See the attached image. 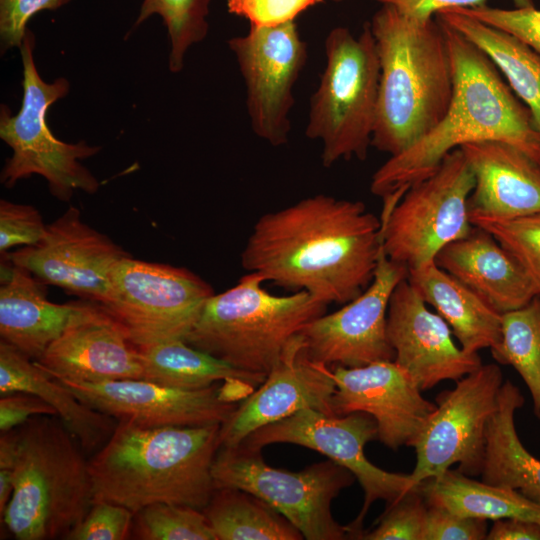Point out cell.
<instances>
[{"mask_svg": "<svg viewBox=\"0 0 540 540\" xmlns=\"http://www.w3.org/2000/svg\"><path fill=\"white\" fill-rule=\"evenodd\" d=\"M214 290L192 271L168 264L121 258L112 268L100 304L137 347L182 339Z\"/></svg>", "mask_w": 540, "mask_h": 540, "instance_id": "11", "label": "cell"}, {"mask_svg": "<svg viewBox=\"0 0 540 540\" xmlns=\"http://www.w3.org/2000/svg\"><path fill=\"white\" fill-rule=\"evenodd\" d=\"M452 330L403 279L394 289L387 311V336L394 361L421 391L444 380L457 381L482 365L478 353H468L452 339Z\"/></svg>", "mask_w": 540, "mask_h": 540, "instance_id": "20", "label": "cell"}, {"mask_svg": "<svg viewBox=\"0 0 540 540\" xmlns=\"http://www.w3.org/2000/svg\"><path fill=\"white\" fill-rule=\"evenodd\" d=\"M437 395L436 408L412 445L416 464L411 479L418 484L454 464L467 476L481 475L488 422L498 406L504 383L496 364L481 365Z\"/></svg>", "mask_w": 540, "mask_h": 540, "instance_id": "13", "label": "cell"}, {"mask_svg": "<svg viewBox=\"0 0 540 540\" xmlns=\"http://www.w3.org/2000/svg\"><path fill=\"white\" fill-rule=\"evenodd\" d=\"M493 358L511 365L522 377L540 418V295L526 305L502 314L501 342Z\"/></svg>", "mask_w": 540, "mask_h": 540, "instance_id": "32", "label": "cell"}, {"mask_svg": "<svg viewBox=\"0 0 540 540\" xmlns=\"http://www.w3.org/2000/svg\"><path fill=\"white\" fill-rule=\"evenodd\" d=\"M326 63L309 103L305 135L321 143V162L365 160L372 146L380 65L370 23L355 36L346 27L329 31Z\"/></svg>", "mask_w": 540, "mask_h": 540, "instance_id": "7", "label": "cell"}, {"mask_svg": "<svg viewBox=\"0 0 540 540\" xmlns=\"http://www.w3.org/2000/svg\"><path fill=\"white\" fill-rule=\"evenodd\" d=\"M407 274L408 270L390 260L382 247L369 286L339 310L316 317L299 332L306 356L329 367L393 361L387 311L395 287Z\"/></svg>", "mask_w": 540, "mask_h": 540, "instance_id": "15", "label": "cell"}, {"mask_svg": "<svg viewBox=\"0 0 540 540\" xmlns=\"http://www.w3.org/2000/svg\"><path fill=\"white\" fill-rule=\"evenodd\" d=\"M35 36L27 30L20 46L23 65V99L19 112L11 114L6 105L0 109V138L11 148L0 181L8 188L33 174L44 177L51 194L68 201L77 190L89 194L99 188L96 177L80 160L100 151L85 141L66 143L57 139L46 122V113L56 101L65 97L69 81L60 77L52 83L39 75L33 58Z\"/></svg>", "mask_w": 540, "mask_h": 540, "instance_id": "8", "label": "cell"}, {"mask_svg": "<svg viewBox=\"0 0 540 540\" xmlns=\"http://www.w3.org/2000/svg\"><path fill=\"white\" fill-rule=\"evenodd\" d=\"M13 392L36 395L51 405L85 453L99 450L116 426L114 418L83 403L34 360L1 340L0 393Z\"/></svg>", "mask_w": 540, "mask_h": 540, "instance_id": "25", "label": "cell"}, {"mask_svg": "<svg viewBox=\"0 0 540 540\" xmlns=\"http://www.w3.org/2000/svg\"><path fill=\"white\" fill-rule=\"evenodd\" d=\"M264 282L247 272L231 288L214 293L184 341L237 369L267 376L288 342L328 305L303 291L273 294Z\"/></svg>", "mask_w": 540, "mask_h": 540, "instance_id": "6", "label": "cell"}, {"mask_svg": "<svg viewBox=\"0 0 540 540\" xmlns=\"http://www.w3.org/2000/svg\"><path fill=\"white\" fill-rule=\"evenodd\" d=\"M331 1H333L335 3H340V2H343V1H346V0H331Z\"/></svg>", "mask_w": 540, "mask_h": 540, "instance_id": "46", "label": "cell"}, {"mask_svg": "<svg viewBox=\"0 0 540 540\" xmlns=\"http://www.w3.org/2000/svg\"><path fill=\"white\" fill-rule=\"evenodd\" d=\"M407 280L445 320L464 351L499 346L502 314L435 262L409 270Z\"/></svg>", "mask_w": 540, "mask_h": 540, "instance_id": "26", "label": "cell"}, {"mask_svg": "<svg viewBox=\"0 0 540 540\" xmlns=\"http://www.w3.org/2000/svg\"><path fill=\"white\" fill-rule=\"evenodd\" d=\"M474 186V174L457 148L397 203L385 201L381 231L386 256L408 271L435 262L445 246L471 231L468 202Z\"/></svg>", "mask_w": 540, "mask_h": 540, "instance_id": "10", "label": "cell"}, {"mask_svg": "<svg viewBox=\"0 0 540 540\" xmlns=\"http://www.w3.org/2000/svg\"><path fill=\"white\" fill-rule=\"evenodd\" d=\"M15 429L14 488L1 524L17 540L65 539L94 501L89 461L58 416Z\"/></svg>", "mask_w": 540, "mask_h": 540, "instance_id": "5", "label": "cell"}, {"mask_svg": "<svg viewBox=\"0 0 540 540\" xmlns=\"http://www.w3.org/2000/svg\"><path fill=\"white\" fill-rule=\"evenodd\" d=\"M134 513L108 501L93 502L85 518L66 540H125L132 534Z\"/></svg>", "mask_w": 540, "mask_h": 540, "instance_id": "38", "label": "cell"}, {"mask_svg": "<svg viewBox=\"0 0 540 540\" xmlns=\"http://www.w3.org/2000/svg\"><path fill=\"white\" fill-rule=\"evenodd\" d=\"M382 224L361 201L316 194L261 215L242 267L287 290L345 304L372 282Z\"/></svg>", "mask_w": 540, "mask_h": 540, "instance_id": "1", "label": "cell"}, {"mask_svg": "<svg viewBox=\"0 0 540 540\" xmlns=\"http://www.w3.org/2000/svg\"><path fill=\"white\" fill-rule=\"evenodd\" d=\"M380 65L372 146L397 155L445 116L453 93L452 65L441 22L381 5L369 21Z\"/></svg>", "mask_w": 540, "mask_h": 540, "instance_id": "4", "label": "cell"}, {"mask_svg": "<svg viewBox=\"0 0 540 540\" xmlns=\"http://www.w3.org/2000/svg\"><path fill=\"white\" fill-rule=\"evenodd\" d=\"M380 5L390 6L402 14L418 19H428L451 8H475L486 5L487 0H375ZM515 7L533 6L534 0H512Z\"/></svg>", "mask_w": 540, "mask_h": 540, "instance_id": "44", "label": "cell"}, {"mask_svg": "<svg viewBox=\"0 0 540 540\" xmlns=\"http://www.w3.org/2000/svg\"><path fill=\"white\" fill-rule=\"evenodd\" d=\"M212 475L216 488L247 491L288 519L307 540L350 539L333 517L331 504L355 476L331 459L293 472L268 465L260 449L220 447Z\"/></svg>", "mask_w": 540, "mask_h": 540, "instance_id": "9", "label": "cell"}, {"mask_svg": "<svg viewBox=\"0 0 540 540\" xmlns=\"http://www.w3.org/2000/svg\"><path fill=\"white\" fill-rule=\"evenodd\" d=\"M375 439L377 422L368 413L331 415L303 409L255 430L239 445L262 450L273 443L295 444L315 450L351 471L363 489L364 502L347 528L350 539H359L365 516L375 501L384 500L388 505L417 487L410 474L388 472L367 459L364 447Z\"/></svg>", "mask_w": 540, "mask_h": 540, "instance_id": "12", "label": "cell"}, {"mask_svg": "<svg viewBox=\"0 0 540 540\" xmlns=\"http://www.w3.org/2000/svg\"><path fill=\"white\" fill-rule=\"evenodd\" d=\"M216 540H300V531L257 496L238 488H216L202 510Z\"/></svg>", "mask_w": 540, "mask_h": 540, "instance_id": "31", "label": "cell"}, {"mask_svg": "<svg viewBox=\"0 0 540 540\" xmlns=\"http://www.w3.org/2000/svg\"><path fill=\"white\" fill-rule=\"evenodd\" d=\"M132 530L141 540H216L203 511L180 504L143 507L134 514Z\"/></svg>", "mask_w": 540, "mask_h": 540, "instance_id": "34", "label": "cell"}, {"mask_svg": "<svg viewBox=\"0 0 540 540\" xmlns=\"http://www.w3.org/2000/svg\"><path fill=\"white\" fill-rule=\"evenodd\" d=\"M143 378L152 383L183 390H201L225 383L254 391L265 375L237 369L182 339L138 347Z\"/></svg>", "mask_w": 540, "mask_h": 540, "instance_id": "28", "label": "cell"}, {"mask_svg": "<svg viewBox=\"0 0 540 540\" xmlns=\"http://www.w3.org/2000/svg\"><path fill=\"white\" fill-rule=\"evenodd\" d=\"M333 367V413H368L376 420L378 440L385 446L412 447L436 405L422 396L410 375L394 360Z\"/></svg>", "mask_w": 540, "mask_h": 540, "instance_id": "18", "label": "cell"}, {"mask_svg": "<svg viewBox=\"0 0 540 540\" xmlns=\"http://www.w3.org/2000/svg\"><path fill=\"white\" fill-rule=\"evenodd\" d=\"M38 415H55V409L40 397L25 393L13 392L0 398V431L7 432Z\"/></svg>", "mask_w": 540, "mask_h": 540, "instance_id": "43", "label": "cell"}, {"mask_svg": "<svg viewBox=\"0 0 540 540\" xmlns=\"http://www.w3.org/2000/svg\"><path fill=\"white\" fill-rule=\"evenodd\" d=\"M435 17L463 34L491 59L530 110L540 133V55L510 34L458 9L440 11Z\"/></svg>", "mask_w": 540, "mask_h": 540, "instance_id": "29", "label": "cell"}, {"mask_svg": "<svg viewBox=\"0 0 540 540\" xmlns=\"http://www.w3.org/2000/svg\"><path fill=\"white\" fill-rule=\"evenodd\" d=\"M455 9L510 34L540 55V9L535 5L505 9L486 4Z\"/></svg>", "mask_w": 540, "mask_h": 540, "instance_id": "37", "label": "cell"}, {"mask_svg": "<svg viewBox=\"0 0 540 540\" xmlns=\"http://www.w3.org/2000/svg\"><path fill=\"white\" fill-rule=\"evenodd\" d=\"M335 390L332 369L306 356L298 333L265 380L221 424L220 447L237 446L255 430L303 409L335 415Z\"/></svg>", "mask_w": 540, "mask_h": 540, "instance_id": "19", "label": "cell"}, {"mask_svg": "<svg viewBox=\"0 0 540 540\" xmlns=\"http://www.w3.org/2000/svg\"><path fill=\"white\" fill-rule=\"evenodd\" d=\"M524 401L519 388L504 381L498 406L486 429L481 478L485 483L518 490L540 502V460L524 447L514 422L515 411Z\"/></svg>", "mask_w": 540, "mask_h": 540, "instance_id": "27", "label": "cell"}, {"mask_svg": "<svg viewBox=\"0 0 540 540\" xmlns=\"http://www.w3.org/2000/svg\"><path fill=\"white\" fill-rule=\"evenodd\" d=\"M228 46L244 80L252 131L274 147L286 144L294 86L308 57L307 44L295 21L250 26L247 34L232 37Z\"/></svg>", "mask_w": 540, "mask_h": 540, "instance_id": "14", "label": "cell"}, {"mask_svg": "<svg viewBox=\"0 0 540 540\" xmlns=\"http://www.w3.org/2000/svg\"><path fill=\"white\" fill-rule=\"evenodd\" d=\"M53 378L102 383L142 379L138 347L100 304L83 302L63 332L35 361Z\"/></svg>", "mask_w": 540, "mask_h": 540, "instance_id": "21", "label": "cell"}, {"mask_svg": "<svg viewBox=\"0 0 540 540\" xmlns=\"http://www.w3.org/2000/svg\"><path fill=\"white\" fill-rule=\"evenodd\" d=\"M469 218L473 226L489 232L515 257L540 295V212L512 219Z\"/></svg>", "mask_w": 540, "mask_h": 540, "instance_id": "35", "label": "cell"}, {"mask_svg": "<svg viewBox=\"0 0 540 540\" xmlns=\"http://www.w3.org/2000/svg\"><path fill=\"white\" fill-rule=\"evenodd\" d=\"M439 21L452 65L451 102L434 128L408 149L390 156L375 171L370 190L382 198L404 194L410 186L430 176L448 153L467 143L502 141L540 165V133L530 110L480 48Z\"/></svg>", "mask_w": 540, "mask_h": 540, "instance_id": "2", "label": "cell"}, {"mask_svg": "<svg viewBox=\"0 0 540 540\" xmlns=\"http://www.w3.org/2000/svg\"><path fill=\"white\" fill-rule=\"evenodd\" d=\"M47 233L39 211L27 204L0 200V252L38 244Z\"/></svg>", "mask_w": 540, "mask_h": 540, "instance_id": "39", "label": "cell"}, {"mask_svg": "<svg viewBox=\"0 0 540 540\" xmlns=\"http://www.w3.org/2000/svg\"><path fill=\"white\" fill-rule=\"evenodd\" d=\"M11 263V262H10ZM0 287V336L34 361L63 332L83 302L52 303L43 283L29 271L2 266Z\"/></svg>", "mask_w": 540, "mask_h": 540, "instance_id": "24", "label": "cell"}, {"mask_svg": "<svg viewBox=\"0 0 540 540\" xmlns=\"http://www.w3.org/2000/svg\"><path fill=\"white\" fill-rule=\"evenodd\" d=\"M487 533L486 520L460 516L427 503L422 540H482L486 539Z\"/></svg>", "mask_w": 540, "mask_h": 540, "instance_id": "42", "label": "cell"}, {"mask_svg": "<svg viewBox=\"0 0 540 540\" xmlns=\"http://www.w3.org/2000/svg\"><path fill=\"white\" fill-rule=\"evenodd\" d=\"M83 403L144 428L223 424L243 400L241 391L217 383L201 390H183L142 379L102 383L54 378Z\"/></svg>", "mask_w": 540, "mask_h": 540, "instance_id": "16", "label": "cell"}, {"mask_svg": "<svg viewBox=\"0 0 540 540\" xmlns=\"http://www.w3.org/2000/svg\"><path fill=\"white\" fill-rule=\"evenodd\" d=\"M487 540H540V523L508 518L494 521Z\"/></svg>", "mask_w": 540, "mask_h": 540, "instance_id": "45", "label": "cell"}, {"mask_svg": "<svg viewBox=\"0 0 540 540\" xmlns=\"http://www.w3.org/2000/svg\"><path fill=\"white\" fill-rule=\"evenodd\" d=\"M221 424L144 428L117 422L89 461L94 501L134 514L154 503L203 510L216 487L212 467Z\"/></svg>", "mask_w": 540, "mask_h": 540, "instance_id": "3", "label": "cell"}, {"mask_svg": "<svg viewBox=\"0 0 540 540\" xmlns=\"http://www.w3.org/2000/svg\"><path fill=\"white\" fill-rule=\"evenodd\" d=\"M435 263L501 314L518 309L539 295L515 257L477 226L445 246Z\"/></svg>", "mask_w": 540, "mask_h": 540, "instance_id": "23", "label": "cell"}, {"mask_svg": "<svg viewBox=\"0 0 540 540\" xmlns=\"http://www.w3.org/2000/svg\"><path fill=\"white\" fill-rule=\"evenodd\" d=\"M475 178L469 216L512 219L540 212V165L516 147L496 140L460 147Z\"/></svg>", "mask_w": 540, "mask_h": 540, "instance_id": "22", "label": "cell"}, {"mask_svg": "<svg viewBox=\"0 0 540 540\" xmlns=\"http://www.w3.org/2000/svg\"><path fill=\"white\" fill-rule=\"evenodd\" d=\"M323 0H226L228 12L246 19L250 26L271 27L295 21Z\"/></svg>", "mask_w": 540, "mask_h": 540, "instance_id": "40", "label": "cell"}, {"mask_svg": "<svg viewBox=\"0 0 540 540\" xmlns=\"http://www.w3.org/2000/svg\"><path fill=\"white\" fill-rule=\"evenodd\" d=\"M428 504L441 506L460 516L483 520L518 518L540 523V502L520 491L475 481L458 470L418 484Z\"/></svg>", "mask_w": 540, "mask_h": 540, "instance_id": "30", "label": "cell"}, {"mask_svg": "<svg viewBox=\"0 0 540 540\" xmlns=\"http://www.w3.org/2000/svg\"><path fill=\"white\" fill-rule=\"evenodd\" d=\"M427 503L418 486L386 505L374 529L363 531V540H422Z\"/></svg>", "mask_w": 540, "mask_h": 540, "instance_id": "36", "label": "cell"}, {"mask_svg": "<svg viewBox=\"0 0 540 540\" xmlns=\"http://www.w3.org/2000/svg\"><path fill=\"white\" fill-rule=\"evenodd\" d=\"M128 255L108 236L83 222L80 211L70 206L47 225L38 244L14 251L9 260L43 284L101 304L108 295L112 268Z\"/></svg>", "mask_w": 540, "mask_h": 540, "instance_id": "17", "label": "cell"}, {"mask_svg": "<svg viewBox=\"0 0 540 540\" xmlns=\"http://www.w3.org/2000/svg\"><path fill=\"white\" fill-rule=\"evenodd\" d=\"M71 0H0L1 51L20 48L29 20L43 10H57Z\"/></svg>", "mask_w": 540, "mask_h": 540, "instance_id": "41", "label": "cell"}, {"mask_svg": "<svg viewBox=\"0 0 540 540\" xmlns=\"http://www.w3.org/2000/svg\"><path fill=\"white\" fill-rule=\"evenodd\" d=\"M211 0H143L133 27L158 15L170 39L169 69L180 72L189 48L203 41L209 30Z\"/></svg>", "mask_w": 540, "mask_h": 540, "instance_id": "33", "label": "cell"}]
</instances>
